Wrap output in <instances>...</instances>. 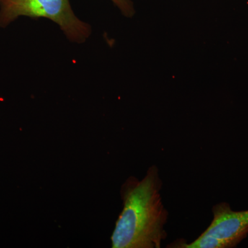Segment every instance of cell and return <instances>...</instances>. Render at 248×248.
<instances>
[{
  "label": "cell",
  "instance_id": "cell-1",
  "mask_svg": "<svg viewBox=\"0 0 248 248\" xmlns=\"http://www.w3.org/2000/svg\"><path fill=\"white\" fill-rule=\"evenodd\" d=\"M162 181L153 165L140 180L126 179L121 187L124 208L111 236L113 248H160L167 237L169 212L161 198Z\"/></svg>",
  "mask_w": 248,
  "mask_h": 248
},
{
  "label": "cell",
  "instance_id": "cell-2",
  "mask_svg": "<svg viewBox=\"0 0 248 248\" xmlns=\"http://www.w3.org/2000/svg\"><path fill=\"white\" fill-rule=\"evenodd\" d=\"M21 16L50 19L76 43H83L91 33V26L77 17L69 0H0V27H7Z\"/></svg>",
  "mask_w": 248,
  "mask_h": 248
},
{
  "label": "cell",
  "instance_id": "cell-3",
  "mask_svg": "<svg viewBox=\"0 0 248 248\" xmlns=\"http://www.w3.org/2000/svg\"><path fill=\"white\" fill-rule=\"evenodd\" d=\"M211 224L200 236L190 244L179 239L168 248H234L248 235V210L234 211L226 202L214 205Z\"/></svg>",
  "mask_w": 248,
  "mask_h": 248
},
{
  "label": "cell",
  "instance_id": "cell-4",
  "mask_svg": "<svg viewBox=\"0 0 248 248\" xmlns=\"http://www.w3.org/2000/svg\"><path fill=\"white\" fill-rule=\"evenodd\" d=\"M125 17H132L135 11L132 0H111Z\"/></svg>",
  "mask_w": 248,
  "mask_h": 248
}]
</instances>
